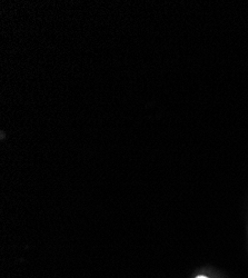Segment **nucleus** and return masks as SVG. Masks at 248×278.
<instances>
[{
  "label": "nucleus",
  "instance_id": "f257e3e1",
  "mask_svg": "<svg viewBox=\"0 0 248 278\" xmlns=\"http://www.w3.org/2000/svg\"><path fill=\"white\" fill-rule=\"evenodd\" d=\"M197 278H207V277H205V276H198Z\"/></svg>",
  "mask_w": 248,
  "mask_h": 278
}]
</instances>
